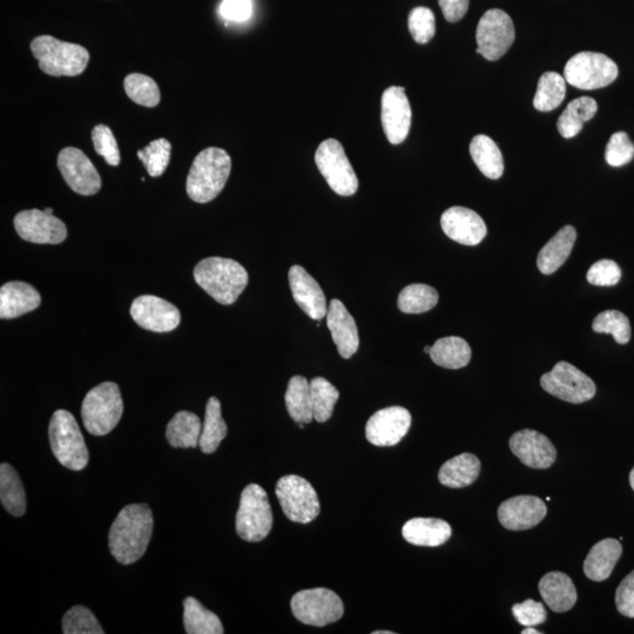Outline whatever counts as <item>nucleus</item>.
<instances>
[{
    "label": "nucleus",
    "instance_id": "1",
    "mask_svg": "<svg viewBox=\"0 0 634 634\" xmlns=\"http://www.w3.org/2000/svg\"><path fill=\"white\" fill-rule=\"evenodd\" d=\"M152 510L146 504L127 505L113 522L109 535L112 556L131 565L145 555L153 534Z\"/></svg>",
    "mask_w": 634,
    "mask_h": 634
},
{
    "label": "nucleus",
    "instance_id": "2",
    "mask_svg": "<svg viewBox=\"0 0 634 634\" xmlns=\"http://www.w3.org/2000/svg\"><path fill=\"white\" fill-rule=\"evenodd\" d=\"M232 159L219 147H208L194 159L186 181L188 197L198 204L211 202L224 190Z\"/></svg>",
    "mask_w": 634,
    "mask_h": 634
},
{
    "label": "nucleus",
    "instance_id": "3",
    "mask_svg": "<svg viewBox=\"0 0 634 634\" xmlns=\"http://www.w3.org/2000/svg\"><path fill=\"white\" fill-rule=\"evenodd\" d=\"M194 279L215 301L229 306L244 293L249 276L245 267L235 260L208 258L195 266Z\"/></svg>",
    "mask_w": 634,
    "mask_h": 634
},
{
    "label": "nucleus",
    "instance_id": "4",
    "mask_svg": "<svg viewBox=\"0 0 634 634\" xmlns=\"http://www.w3.org/2000/svg\"><path fill=\"white\" fill-rule=\"evenodd\" d=\"M31 51L39 62V69L51 77H77L90 63V52L84 46L52 36L33 39Z\"/></svg>",
    "mask_w": 634,
    "mask_h": 634
},
{
    "label": "nucleus",
    "instance_id": "5",
    "mask_svg": "<svg viewBox=\"0 0 634 634\" xmlns=\"http://www.w3.org/2000/svg\"><path fill=\"white\" fill-rule=\"evenodd\" d=\"M53 455L65 468L80 471L89 464L90 454L76 418L66 410L53 414L49 427Z\"/></svg>",
    "mask_w": 634,
    "mask_h": 634
},
{
    "label": "nucleus",
    "instance_id": "6",
    "mask_svg": "<svg viewBox=\"0 0 634 634\" xmlns=\"http://www.w3.org/2000/svg\"><path fill=\"white\" fill-rule=\"evenodd\" d=\"M124 413V402L116 383L104 382L87 393L82 417L91 435L105 436L118 426Z\"/></svg>",
    "mask_w": 634,
    "mask_h": 634
},
{
    "label": "nucleus",
    "instance_id": "7",
    "mask_svg": "<svg viewBox=\"0 0 634 634\" xmlns=\"http://www.w3.org/2000/svg\"><path fill=\"white\" fill-rule=\"evenodd\" d=\"M236 532L246 542L263 541L273 528V512L267 492L258 484H249L242 491L236 514Z\"/></svg>",
    "mask_w": 634,
    "mask_h": 634
},
{
    "label": "nucleus",
    "instance_id": "8",
    "mask_svg": "<svg viewBox=\"0 0 634 634\" xmlns=\"http://www.w3.org/2000/svg\"><path fill=\"white\" fill-rule=\"evenodd\" d=\"M618 73L617 64L603 53L580 52L566 64L564 78L579 90L591 91L609 86Z\"/></svg>",
    "mask_w": 634,
    "mask_h": 634
},
{
    "label": "nucleus",
    "instance_id": "9",
    "mask_svg": "<svg viewBox=\"0 0 634 634\" xmlns=\"http://www.w3.org/2000/svg\"><path fill=\"white\" fill-rule=\"evenodd\" d=\"M315 163L336 194L352 197L359 190V179L340 141H323L315 153Z\"/></svg>",
    "mask_w": 634,
    "mask_h": 634
},
{
    "label": "nucleus",
    "instance_id": "10",
    "mask_svg": "<svg viewBox=\"0 0 634 634\" xmlns=\"http://www.w3.org/2000/svg\"><path fill=\"white\" fill-rule=\"evenodd\" d=\"M290 607L299 622L316 627L339 622L345 613V606L339 595L323 588L296 593L290 602Z\"/></svg>",
    "mask_w": 634,
    "mask_h": 634
},
{
    "label": "nucleus",
    "instance_id": "11",
    "mask_svg": "<svg viewBox=\"0 0 634 634\" xmlns=\"http://www.w3.org/2000/svg\"><path fill=\"white\" fill-rule=\"evenodd\" d=\"M275 494L289 521L308 524L320 515L319 497L305 478L295 475L280 478Z\"/></svg>",
    "mask_w": 634,
    "mask_h": 634
},
{
    "label": "nucleus",
    "instance_id": "12",
    "mask_svg": "<svg viewBox=\"0 0 634 634\" xmlns=\"http://www.w3.org/2000/svg\"><path fill=\"white\" fill-rule=\"evenodd\" d=\"M541 386L546 393L572 404L592 400L597 391L595 382L588 375L564 361L542 376Z\"/></svg>",
    "mask_w": 634,
    "mask_h": 634
},
{
    "label": "nucleus",
    "instance_id": "13",
    "mask_svg": "<svg viewBox=\"0 0 634 634\" xmlns=\"http://www.w3.org/2000/svg\"><path fill=\"white\" fill-rule=\"evenodd\" d=\"M514 22L507 12L492 9L484 13L476 31L477 53L496 62L507 53L515 42Z\"/></svg>",
    "mask_w": 634,
    "mask_h": 634
},
{
    "label": "nucleus",
    "instance_id": "14",
    "mask_svg": "<svg viewBox=\"0 0 634 634\" xmlns=\"http://www.w3.org/2000/svg\"><path fill=\"white\" fill-rule=\"evenodd\" d=\"M58 168L73 192L90 197L101 190V178L97 168L79 148L66 147L60 151Z\"/></svg>",
    "mask_w": 634,
    "mask_h": 634
},
{
    "label": "nucleus",
    "instance_id": "15",
    "mask_svg": "<svg viewBox=\"0 0 634 634\" xmlns=\"http://www.w3.org/2000/svg\"><path fill=\"white\" fill-rule=\"evenodd\" d=\"M13 224L20 238L32 244L59 245L67 238L64 222L39 209L19 212Z\"/></svg>",
    "mask_w": 634,
    "mask_h": 634
},
{
    "label": "nucleus",
    "instance_id": "16",
    "mask_svg": "<svg viewBox=\"0 0 634 634\" xmlns=\"http://www.w3.org/2000/svg\"><path fill=\"white\" fill-rule=\"evenodd\" d=\"M381 106L384 134L391 145L402 144L408 137L413 117L406 89L399 86L389 87L383 93Z\"/></svg>",
    "mask_w": 634,
    "mask_h": 634
},
{
    "label": "nucleus",
    "instance_id": "17",
    "mask_svg": "<svg viewBox=\"0 0 634 634\" xmlns=\"http://www.w3.org/2000/svg\"><path fill=\"white\" fill-rule=\"evenodd\" d=\"M133 320L141 328L154 333H168L180 325V310L164 299L153 295L139 296L133 301L131 310Z\"/></svg>",
    "mask_w": 634,
    "mask_h": 634
},
{
    "label": "nucleus",
    "instance_id": "18",
    "mask_svg": "<svg viewBox=\"0 0 634 634\" xmlns=\"http://www.w3.org/2000/svg\"><path fill=\"white\" fill-rule=\"evenodd\" d=\"M410 427L411 415L406 408L382 409L369 418L367 440L376 447H394L408 434Z\"/></svg>",
    "mask_w": 634,
    "mask_h": 634
},
{
    "label": "nucleus",
    "instance_id": "19",
    "mask_svg": "<svg viewBox=\"0 0 634 634\" xmlns=\"http://www.w3.org/2000/svg\"><path fill=\"white\" fill-rule=\"evenodd\" d=\"M509 445L512 454L532 469H549L557 458L555 445L536 430L517 431L511 436Z\"/></svg>",
    "mask_w": 634,
    "mask_h": 634
},
{
    "label": "nucleus",
    "instance_id": "20",
    "mask_svg": "<svg viewBox=\"0 0 634 634\" xmlns=\"http://www.w3.org/2000/svg\"><path fill=\"white\" fill-rule=\"evenodd\" d=\"M548 512L542 498L516 496L509 498L498 508V519L505 529L523 531L535 528Z\"/></svg>",
    "mask_w": 634,
    "mask_h": 634
},
{
    "label": "nucleus",
    "instance_id": "21",
    "mask_svg": "<svg viewBox=\"0 0 634 634\" xmlns=\"http://www.w3.org/2000/svg\"><path fill=\"white\" fill-rule=\"evenodd\" d=\"M441 226L445 235L458 244L476 246L488 233L484 220L472 209L451 207L442 215Z\"/></svg>",
    "mask_w": 634,
    "mask_h": 634
},
{
    "label": "nucleus",
    "instance_id": "22",
    "mask_svg": "<svg viewBox=\"0 0 634 634\" xmlns=\"http://www.w3.org/2000/svg\"><path fill=\"white\" fill-rule=\"evenodd\" d=\"M288 279L296 305L312 320L321 321L326 317V295L313 276L305 268L295 265L289 269Z\"/></svg>",
    "mask_w": 634,
    "mask_h": 634
},
{
    "label": "nucleus",
    "instance_id": "23",
    "mask_svg": "<svg viewBox=\"0 0 634 634\" xmlns=\"http://www.w3.org/2000/svg\"><path fill=\"white\" fill-rule=\"evenodd\" d=\"M327 326L341 357L348 360L354 356L360 346L359 330L354 317L340 300L329 303Z\"/></svg>",
    "mask_w": 634,
    "mask_h": 634
},
{
    "label": "nucleus",
    "instance_id": "24",
    "mask_svg": "<svg viewBox=\"0 0 634 634\" xmlns=\"http://www.w3.org/2000/svg\"><path fill=\"white\" fill-rule=\"evenodd\" d=\"M40 303L42 296L29 283L11 281L0 288V317L3 320L16 319L33 312Z\"/></svg>",
    "mask_w": 634,
    "mask_h": 634
},
{
    "label": "nucleus",
    "instance_id": "25",
    "mask_svg": "<svg viewBox=\"0 0 634 634\" xmlns=\"http://www.w3.org/2000/svg\"><path fill=\"white\" fill-rule=\"evenodd\" d=\"M539 592L553 612L564 613L577 603V590L566 573L553 571L546 573L538 585Z\"/></svg>",
    "mask_w": 634,
    "mask_h": 634
},
{
    "label": "nucleus",
    "instance_id": "26",
    "mask_svg": "<svg viewBox=\"0 0 634 634\" xmlns=\"http://www.w3.org/2000/svg\"><path fill=\"white\" fill-rule=\"evenodd\" d=\"M453 534L449 523L438 518H414L403 525V538L416 546H436L447 543Z\"/></svg>",
    "mask_w": 634,
    "mask_h": 634
},
{
    "label": "nucleus",
    "instance_id": "27",
    "mask_svg": "<svg viewBox=\"0 0 634 634\" xmlns=\"http://www.w3.org/2000/svg\"><path fill=\"white\" fill-rule=\"evenodd\" d=\"M623 546L617 539L606 538L597 543L584 562L585 576L593 582H604L622 557Z\"/></svg>",
    "mask_w": 634,
    "mask_h": 634
},
{
    "label": "nucleus",
    "instance_id": "28",
    "mask_svg": "<svg viewBox=\"0 0 634 634\" xmlns=\"http://www.w3.org/2000/svg\"><path fill=\"white\" fill-rule=\"evenodd\" d=\"M577 240L575 227L565 226L546 244L537 258L539 271L544 275L556 273L572 253Z\"/></svg>",
    "mask_w": 634,
    "mask_h": 634
},
{
    "label": "nucleus",
    "instance_id": "29",
    "mask_svg": "<svg viewBox=\"0 0 634 634\" xmlns=\"http://www.w3.org/2000/svg\"><path fill=\"white\" fill-rule=\"evenodd\" d=\"M480 472L481 461L475 455L465 453L445 462L438 472V480L444 487L462 489L475 483Z\"/></svg>",
    "mask_w": 634,
    "mask_h": 634
},
{
    "label": "nucleus",
    "instance_id": "30",
    "mask_svg": "<svg viewBox=\"0 0 634 634\" xmlns=\"http://www.w3.org/2000/svg\"><path fill=\"white\" fill-rule=\"evenodd\" d=\"M202 424L200 418L190 411H179L166 429V438L173 448L199 447Z\"/></svg>",
    "mask_w": 634,
    "mask_h": 634
},
{
    "label": "nucleus",
    "instance_id": "31",
    "mask_svg": "<svg viewBox=\"0 0 634 634\" xmlns=\"http://www.w3.org/2000/svg\"><path fill=\"white\" fill-rule=\"evenodd\" d=\"M429 355L437 366L455 370L468 366L471 348L462 337L448 336L437 340Z\"/></svg>",
    "mask_w": 634,
    "mask_h": 634
},
{
    "label": "nucleus",
    "instance_id": "32",
    "mask_svg": "<svg viewBox=\"0 0 634 634\" xmlns=\"http://www.w3.org/2000/svg\"><path fill=\"white\" fill-rule=\"evenodd\" d=\"M472 160L485 177L497 180L504 172V161L501 150L495 141L488 136H476L470 144Z\"/></svg>",
    "mask_w": 634,
    "mask_h": 634
},
{
    "label": "nucleus",
    "instance_id": "33",
    "mask_svg": "<svg viewBox=\"0 0 634 634\" xmlns=\"http://www.w3.org/2000/svg\"><path fill=\"white\" fill-rule=\"evenodd\" d=\"M598 104L590 97L577 98L566 106L561 118L558 119L557 128L565 139L576 137L583 130L586 121L596 116Z\"/></svg>",
    "mask_w": 634,
    "mask_h": 634
},
{
    "label": "nucleus",
    "instance_id": "34",
    "mask_svg": "<svg viewBox=\"0 0 634 634\" xmlns=\"http://www.w3.org/2000/svg\"><path fill=\"white\" fill-rule=\"evenodd\" d=\"M0 501L12 516L20 517L26 511V495L22 480L8 463L0 465Z\"/></svg>",
    "mask_w": 634,
    "mask_h": 634
},
{
    "label": "nucleus",
    "instance_id": "35",
    "mask_svg": "<svg viewBox=\"0 0 634 634\" xmlns=\"http://www.w3.org/2000/svg\"><path fill=\"white\" fill-rule=\"evenodd\" d=\"M285 399L288 414L296 423L309 424L314 420L310 382L306 377L290 379Z\"/></svg>",
    "mask_w": 634,
    "mask_h": 634
},
{
    "label": "nucleus",
    "instance_id": "36",
    "mask_svg": "<svg viewBox=\"0 0 634 634\" xmlns=\"http://www.w3.org/2000/svg\"><path fill=\"white\" fill-rule=\"evenodd\" d=\"M227 424L222 418L221 403L217 397H211L206 406L204 426H202L199 447L204 454H213L227 436Z\"/></svg>",
    "mask_w": 634,
    "mask_h": 634
},
{
    "label": "nucleus",
    "instance_id": "37",
    "mask_svg": "<svg viewBox=\"0 0 634 634\" xmlns=\"http://www.w3.org/2000/svg\"><path fill=\"white\" fill-rule=\"evenodd\" d=\"M184 624L188 634H222L224 626L215 613L208 611L199 600L187 597L184 600Z\"/></svg>",
    "mask_w": 634,
    "mask_h": 634
},
{
    "label": "nucleus",
    "instance_id": "38",
    "mask_svg": "<svg viewBox=\"0 0 634 634\" xmlns=\"http://www.w3.org/2000/svg\"><path fill=\"white\" fill-rule=\"evenodd\" d=\"M566 80L557 72H545L539 78L534 106L537 111L556 110L565 99Z\"/></svg>",
    "mask_w": 634,
    "mask_h": 634
},
{
    "label": "nucleus",
    "instance_id": "39",
    "mask_svg": "<svg viewBox=\"0 0 634 634\" xmlns=\"http://www.w3.org/2000/svg\"><path fill=\"white\" fill-rule=\"evenodd\" d=\"M437 290L422 283H415L402 290L397 306L404 314H422L436 307L438 303Z\"/></svg>",
    "mask_w": 634,
    "mask_h": 634
},
{
    "label": "nucleus",
    "instance_id": "40",
    "mask_svg": "<svg viewBox=\"0 0 634 634\" xmlns=\"http://www.w3.org/2000/svg\"><path fill=\"white\" fill-rule=\"evenodd\" d=\"M310 393H312L314 420L319 423L329 421L340 397L339 390L323 377H315L310 381Z\"/></svg>",
    "mask_w": 634,
    "mask_h": 634
},
{
    "label": "nucleus",
    "instance_id": "41",
    "mask_svg": "<svg viewBox=\"0 0 634 634\" xmlns=\"http://www.w3.org/2000/svg\"><path fill=\"white\" fill-rule=\"evenodd\" d=\"M125 92L134 103L155 107L160 103V90L157 83L151 77L141 73H131L125 78Z\"/></svg>",
    "mask_w": 634,
    "mask_h": 634
},
{
    "label": "nucleus",
    "instance_id": "42",
    "mask_svg": "<svg viewBox=\"0 0 634 634\" xmlns=\"http://www.w3.org/2000/svg\"><path fill=\"white\" fill-rule=\"evenodd\" d=\"M593 332L611 334L619 345H626L631 340L629 317L618 310H605L592 323Z\"/></svg>",
    "mask_w": 634,
    "mask_h": 634
},
{
    "label": "nucleus",
    "instance_id": "43",
    "mask_svg": "<svg viewBox=\"0 0 634 634\" xmlns=\"http://www.w3.org/2000/svg\"><path fill=\"white\" fill-rule=\"evenodd\" d=\"M172 145L165 138L152 141L143 150L138 151V158L143 161L148 174L152 178L161 177L171 160Z\"/></svg>",
    "mask_w": 634,
    "mask_h": 634
},
{
    "label": "nucleus",
    "instance_id": "44",
    "mask_svg": "<svg viewBox=\"0 0 634 634\" xmlns=\"http://www.w3.org/2000/svg\"><path fill=\"white\" fill-rule=\"evenodd\" d=\"M63 632L65 634H104L93 613L85 606H74L66 612L63 618Z\"/></svg>",
    "mask_w": 634,
    "mask_h": 634
},
{
    "label": "nucleus",
    "instance_id": "45",
    "mask_svg": "<svg viewBox=\"0 0 634 634\" xmlns=\"http://www.w3.org/2000/svg\"><path fill=\"white\" fill-rule=\"evenodd\" d=\"M410 35L418 44H427L434 38L436 22L434 12L428 8H415L408 19Z\"/></svg>",
    "mask_w": 634,
    "mask_h": 634
},
{
    "label": "nucleus",
    "instance_id": "46",
    "mask_svg": "<svg viewBox=\"0 0 634 634\" xmlns=\"http://www.w3.org/2000/svg\"><path fill=\"white\" fill-rule=\"evenodd\" d=\"M94 150L103 157L107 164L117 167L120 164V152L116 137L111 128L106 125H97L92 131Z\"/></svg>",
    "mask_w": 634,
    "mask_h": 634
},
{
    "label": "nucleus",
    "instance_id": "47",
    "mask_svg": "<svg viewBox=\"0 0 634 634\" xmlns=\"http://www.w3.org/2000/svg\"><path fill=\"white\" fill-rule=\"evenodd\" d=\"M634 158V145L627 133L617 132L606 146L605 160L612 167H622Z\"/></svg>",
    "mask_w": 634,
    "mask_h": 634
},
{
    "label": "nucleus",
    "instance_id": "48",
    "mask_svg": "<svg viewBox=\"0 0 634 634\" xmlns=\"http://www.w3.org/2000/svg\"><path fill=\"white\" fill-rule=\"evenodd\" d=\"M593 286L612 287L622 279V269L612 260H600L593 265L586 275Z\"/></svg>",
    "mask_w": 634,
    "mask_h": 634
},
{
    "label": "nucleus",
    "instance_id": "49",
    "mask_svg": "<svg viewBox=\"0 0 634 634\" xmlns=\"http://www.w3.org/2000/svg\"><path fill=\"white\" fill-rule=\"evenodd\" d=\"M512 615H514L518 624L524 627H535L545 623L546 611L544 605L535 600L528 599L521 604L512 606Z\"/></svg>",
    "mask_w": 634,
    "mask_h": 634
},
{
    "label": "nucleus",
    "instance_id": "50",
    "mask_svg": "<svg viewBox=\"0 0 634 634\" xmlns=\"http://www.w3.org/2000/svg\"><path fill=\"white\" fill-rule=\"evenodd\" d=\"M616 605L620 615L634 618V570L618 586Z\"/></svg>",
    "mask_w": 634,
    "mask_h": 634
},
{
    "label": "nucleus",
    "instance_id": "51",
    "mask_svg": "<svg viewBox=\"0 0 634 634\" xmlns=\"http://www.w3.org/2000/svg\"><path fill=\"white\" fill-rule=\"evenodd\" d=\"M252 8V0H224L220 13L232 22H246L252 16Z\"/></svg>",
    "mask_w": 634,
    "mask_h": 634
},
{
    "label": "nucleus",
    "instance_id": "52",
    "mask_svg": "<svg viewBox=\"0 0 634 634\" xmlns=\"http://www.w3.org/2000/svg\"><path fill=\"white\" fill-rule=\"evenodd\" d=\"M444 18L449 23H457L467 15L470 0H438Z\"/></svg>",
    "mask_w": 634,
    "mask_h": 634
},
{
    "label": "nucleus",
    "instance_id": "53",
    "mask_svg": "<svg viewBox=\"0 0 634 634\" xmlns=\"http://www.w3.org/2000/svg\"><path fill=\"white\" fill-rule=\"evenodd\" d=\"M541 634L542 632H539L537 630H535V627H525V630L522 631V634Z\"/></svg>",
    "mask_w": 634,
    "mask_h": 634
},
{
    "label": "nucleus",
    "instance_id": "54",
    "mask_svg": "<svg viewBox=\"0 0 634 634\" xmlns=\"http://www.w3.org/2000/svg\"><path fill=\"white\" fill-rule=\"evenodd\" d=\"M630 484H631V487H632V489L634 491V468L632 469L631 474H630Z\"/></svg>",
    "mask_w": 634,
    "mask_h": 634
},
{
    "label": "nucleus",
    "instance_id": "55",
    "mask_svg": "<svg viewBox=\"0 0 634 634\" xmlns=\"http://www.w3.org/2000/svg\"><path fill=\"white\" fill-rule=\"evenodd\" d=\"M374 634H394V632H391V631H375Z\"/></svg>",
    "mask_w": 634,
    "mask_h": 634
},
{
    "label": "nucleus",
    "instance_id": "56",
    "mask_svg": "<svg viewBox=\"0 0 634 634\" xmlns=\"http://www.w3.org/2000/svg\"><path fill=\"white\" fill-rule=\"evenodd\" d=\"M431 352V347L427 346L426 348H424V353L430 354Z\"/></svg>",
    "mask_w": 634,
    "mask_h": 634
},
{
    "label": "nucleus",
    "instance_id": "57",
    "mask_svg": "<svg viewBox=\"0 0 634 634\" xmlns=\"http://www.w3.org/2000/svg\"><path fill=\"white\" fill-rule=\"evenodd\" d=\"M44 211L46 213L53 214V209L52 208H46V209H44Z\"/></svg>",
    "mask_w": 634,
    "mask_h": 634
}]
</instances>
